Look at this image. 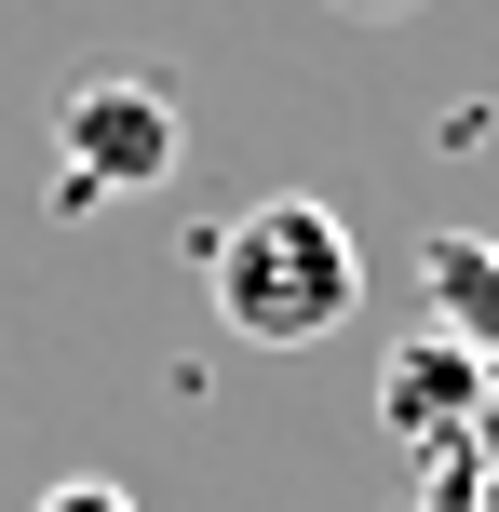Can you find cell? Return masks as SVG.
<instances>
[{"instance_id":"5b68a950","label":"cell","mask_w":499,"mask_h":512,"mask_svg":"<svg viewBox=\"0 0 499 512\" xmlns=\"http://www.w3.org/2000/svg\"><path fill=\"white\" fill-rule=\"evenodd\" d=\"M41 512H135L122 486H95V472H68V486H41Z\"/></svg>"},{"instance_id":"277c9868","label":"cell","mask_w":499,"mask_h":512,"mask_svg":"<svg viewBox=\"0 0 499 512\" xmlns=\"http://www.w3.org/2000/svg\"><path fill=\"white\" fill-rule=\"evenodd\" d=\"M419 283H432V337H459V351L499 378V230H432Z\"/></svg>"},{"instance_id":"6da1fadb","label":"cell","mask_w":499,"mask_h":512,"mask_svg":"<svg viewBox=\"0 0 499 512\" xmlns=\"http://www.w3.org/2000/svg\"><path fill=\"white\" fill-rule=\"evenodd\" d=\"M203 297H216V324H230L243 351H324V337L365 310V256H351L338 203L270 189V203L216 216V243H203Z\"/></svg>"},{"instance_id":"8992f818","label":"cell","mask_w":499,"mask_h":512,"mask_svg":"<svg viewBox=\"0 0 499 512\" xmlns=\"http://www.w3.org/2000/svg\"><path fill=\"white\" fill-rule=\"evenodd\" d=\"M351 14H419V0H351Z\"/></svg>"},{"instance_id":"3957f363","label":"cell","mask_w":499,"mask_h":512,"mask_svg":"<svg viewBox=\"0 0 499 512\" xmlns=\"http://www.w3.org/2000/svg\"><path fill=\"white\" fill-rule=\"evenodd\" d=\"M378 418H392V445L446 459V445H473L486 418H499V378L459 351V337H405V351H392V378H378Z\"/></svg>"},{"instance_id":"7a4b0ae2","label":"cell","mask_w":499,"mask_h":512,"mask_svg":"<svg viewBox=\"0 0 499 512\" xmlns=\"http://www.w3.org/2000/svg\"><path fill=\"white\" fill-rule=\"evenodd\" d=\"M176 149H189L176 95H162V81H135V68H108V81H81V95L54 108V203L162 189V176H176Z\"/></svg>"}]
</instances>
